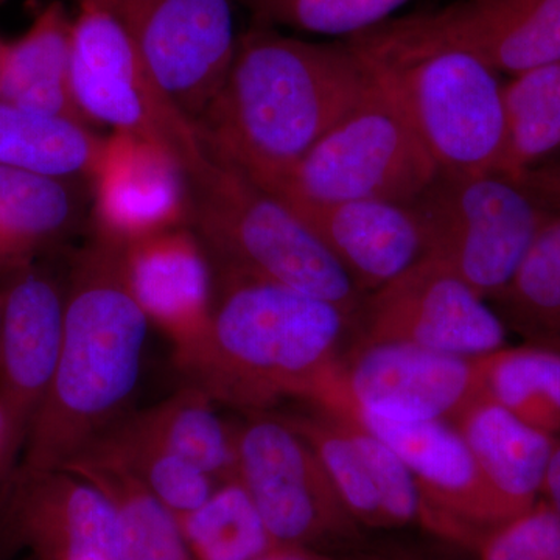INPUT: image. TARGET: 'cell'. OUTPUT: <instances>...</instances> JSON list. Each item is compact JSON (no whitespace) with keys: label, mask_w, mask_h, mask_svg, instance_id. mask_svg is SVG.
<instances>
[{"label":"cell","mask_w":560,"mask_h":560,"mask_svg":"<svg viewBox=\"0 0 560 560\" xmlns=\"http://www.w3.org/2000/svg\"><path fill=\"white\" fill-rule=\"evenodd\" d=\"M377 88L348 40L311 43L253 22L197 124L213 156L268 189Z\"/></svg>","instance_id":"obj_1"},{"label":"cell","mask_w":560,"mask_h":560,"mask_svg":"<svg viewBox=\"0 0 560 560\" xmlns=\"http://www.w3.org/2000/svg\"><path fill=\"white\" fill-rule=\"evenodd\" d=\"M125 248L95 232L73 261L60 357L25 441V475L65 469L114 425L136 388L150 320L128 285Z\"/></svg>","instance_id":"obj_2"},{"label":"cell","mask_w":560,"mask_h":560,"mask_svg":"<svg viewBox=\"0 0 560 560\" xmlns=\"http://www.w3.org/2000/svg\"><path fill=\"white\" fill-rule=\"evenodd\" d=\"M353 318L311 294L219 270L208 335L179 366L210 399L242 410L307 400L338 363Z\"/></svg>","instance_id":"obj_3"},{"label":"cell","mask_w":560,"mask_h":560,"mask_svg":"<svg viewBox=\"0 0 560 560\" xmlns=\"http://www.w3.org/2000/svg\"><path fill=\"white\" fill-rule=\"evenodd\" d=\"M404 114L438 171L499 173L506 147L500 73L477 55L386 22L346 38Z\"/></svg>","instance_id":"obj_4"},{"label":"cell","mask_w":560,"mask_h":560,"mask_svg":"<svg viewBox=\"0 0 560 560\" xmlns=\"http://www.w3.org/2000/svg\"><path fill=\"white\" fill-rule=\"evenodd\" d=\"M189 191L190 223L219 270L289 287L352 316L361 311L360 291L326 246L245 173L213 156Z\"/></svg>","instance_id":"obj_5"},{"label":"cell","mask_w":560,"mask_h":560,"mask_svg":"<svg viewBox=\"0 0 560 560\" xmlns=\"http://www.w3.org/2000/svg\"><path fill=\"white\" fill-rule=\"evenodd\" d=\"M75 2L79 11L72 25L70 91L84 119L168 151L187 180L201 176L213 156L197 121L162 90L108 3Z\"/></svg>","instance_id":"obj_6"},{"label":"cell","mask_w":560,"mask_h":560,"mask_svg":"<svg viewBox=\"0 0 560 560\" xmlns=\"http://www.w3.org/2000/svg\"><path fill=\"white\" fill-rule=\"evenodd\" d=\"M410 208L425 256L486 301L510 283L541 228L558 213L500 173L438 172Z\"/></svg>","instance_id":"obj_7"},{"label":"cell","mask_w":560,"mask_h":560,"mask_svg":"<svg viewBox=\"0 0 560 560\" xmlns=\"http://www.w3.org/2000/svg\"><path fill=\"white\" fill-rule=\"evenodd\" d=\"M438 172L399 106L378 84L265 190L285 205L374 200L410 206Z\"/></svg>","instance_id":"obj_8"},{"label":"cell","mask_w":560,"mask_h":560,"mask_svg":"<svg viewBox=\"0 0 560 560\" xmlns=\"http://www.w3.org/2000/svg\"><path fill=\"white\" fill-rule=\"evenodd\" d=\"M235 478L280 545L350 537L357 522L308 442L283 418L254 415L232 427Z\"/></svg>","instance_id":"obj_9"},{"label":"cell","mask_w":560,"mask_h":560,"mask_svg":"<svg viewBox=\"0 0 560 560\" xmlns=\"http://www.w3.org/2000/svg\"><path fill=\"white\" fill-rule=\"evenodd\" d=\"M124 22L162 90L198 121L237 49L235 0H103Z\"/></svg>","instance_id":"obj_10"},{"label":"cell","mask_w":560,"mask_h":560,"mask_svg":"<svg viewBox=\"0 0 560 560\" xmlns=\"http://www.w3.org/2000/svg\"><path fill=\"white\" fill-rule=\"evenodd\" d=\"M338 363L318 383L308 400L320 411L348 416L394 448L418 481L442 530L458 536L463 523L493 528L511 521L503 501L486 480L452 422H397L361 411L338 388L335 381Z\"/></svg>","instance_id":"obj_11"},{"label":"cell","mask_w":560,"mask_h":560,"mask_svg":"<svg viewBox=\"0 0 560 560\" xmlns=\"http://www.w3.org/2000/svg\"><path fill=\"white\" fill-rule=\"evenodd\" d=\"M361 342H405L452 355H488L506 346V326L469 283L423 256L371 294Z\"/></svg>","instance_id":"obj_12"},{"label":"cell","mask_w":560,"mask_h":560,"mask_svg":"<svg viewBox=\"0 0 560 560\" xmlns=\"http://www.w3.org/2000/svg\"><path fill=\"white\" fill-rule=\"evenodd\" d=\"M477 359V357H475ZM405 342H361L335 381L361 411L397 422H452L485 396L477 360Z\"/></svg>","instance_id":"obj_13"},{"label":"cell","mask_w":560,"mask_h":560,"mask_svg":"<svg viewBox=\"0 0 560 560\" xmlns=\"http://www.w3.org/2000/svg\"><path fill=\"white\" fill-rule=\"evenodd\" d=\"M66 290L43 268L20 264L2 291L0 313V415L10 459L27 441L49 393L65 329Z\"/></svg>","instance_id":"obj_14"},{"label":"cell","mask_w":560,"mask_h":560,"mask_svg":"<svg viewBox=\"0 0 560 560\" xmlns=\"http://www.w3.org/2000/svg\"><path fill=\"white\" fill-rule=\"evenodd\" d=\"M386 24L411 38L470 51L511 77L560 61V0H455Z\"/></svg>","instance_id":"obj_15"},{"label":"cell","mask_w":560,"mask_h":560,"mask_svg":"<svg viewBox=\"0 0 560 560\" xmlns=\"http://www.w3.org/2000/svg\"><path fill=\"white\" fill-rule=\"evenodd\" d=\"M91 180L95 230L110 241L130 245L190 223L186 173L149 140L114 131Z\"/></svg>","instance_id":"obj_16"},{"label":"cell","mask_w":560,"mask_h":560,"mask_svg":"<svg viewBox=\"0 0 560 560\" xmlns=\"http://www.w3.org/2000/svg\"><path fill=\"white\" fill-rule=\"evenodd\" d=\"M205 246L194 232H161L125 248V272L150 323L171 338L176 363L195 352L212 320V276Z\"/></svg>","instance_id":"obj_17"},{"label":"cell","mask_w":560,"mask_h":560,"mask_svg":"<svg viewBox=\"0 0 560 560\" xmlns=\"http://www.w3.org/2000/svg\"><path fill=\"white\" fill-rule=\"evenodd\" d=\"M285 206L326 246L360 293H375L425 256L410 206L374 200Z\"/></svg>","instance_id":"obj_18"},{"label":"cell","mask_w":560,"mask_h":560,"mask_svg":"<svg viewBox=\"0 0 560 560\" xmlns=\"http://www.w3.org/2000/svg\"><path fill=\"white\" fill-rule=\"evenodd\" d=\"M16 504L22 540L43 560H119L116 514L90 481L69 470L25 475Z\"/></svg>","instance_id":"obj_19"},{"label":"cell","mask_w":560,"mask_h":560,"mask_svg":"<svg viewBox=\"0 0 560 560\" xmlns=\"http://www.w3.org/2000/svg\"><path fill=\"white\" fill-rule=\"evenodd\" d=\"M452 423L510 518L539 503L556 436L534 429L486 396L471 401Z\"/></svg>","instance_id":"obj_20"},{"label":"cell","mask_w":560,"mask_h":560,"mask_svg":"<svg viewBox=\"0 0 560 560\" xmlns=\"http://www.w3.org/2000/svg\"><path fill=\"white\" fill-rule=\"evenodd\" d=\"M73 18L47 3L28 31L7 44L0 62V102L88 125L70 91Z\"/></svg>","instance_id":"obj_21"},{"label":"cell","mask_w":560,"mask_h":560,"mask_svg":"<svg viewBox=\"0 0 560 560\" xmlns=\"http://www.w3.org/2000/svg\"><path fill=\"white\" fill-rule=\"evenodd\" d=\"M65 470L108 499L116 514L119 560H195L176 515L108 453L88 447Z\"/></svg>","instance_id":"obj_22"},{"label":"cell","mask_w":560,"mask_h":560,"mask_svg":"<svg viewBox=\"0 0 560 560\" xmlns=\"http://www.w3.org/2000/svg\"><path fill=\"white\" fill-rule=\"evenodd\" d=\"M105 139L80 121L0 102V164L58 179H92Z\"/></svg>","instance_id":"obj_23"},{"label":"cell","mask_w":560,"mask_h":560,"mask_svg":"<svg viewBox=\"0 0 560 560\" xmlns=\"http://www.w3.org/2000/svg\"><path fill=\"white\" fill-rule=\"evenodd\" d=\"M73 180L50 178L0 164V254L22 261L58 241L79 221Z\"/></svg>","instance_id":"obj_24"},{"label":"cell","mask_w":560,"mask_h":560,"mask_svg":"<svg viewBox=\"0 0 560 560\" xmlns=\"http://www.w3.org/2000/svg\"><path fill=\"white\" fill-rule=\"evenodd\" d=\"M197 386L179 390L127 420L132 430L208 474L217 482L235 477L234 438Z\"/></svg>","instance_id":"obj_25"},{"label":"cell","mask_w":560,"mask_h":560,"mask_svg":"<svg viewBox=\"0 0 560 560\" xmlns=\"http://www.w3.org/2000/svg\"><path fill=\"white\" fill-rule=\"evenodd\" d=\"M482 394L534 429L560 434V350L529 345L477 357Z\"/></svg>","instance_id":"obj_26"},{"label":"cell","mask_w":560,"mask_h":560,"mask_svg":"<svg viewBox=\"0 0 560 560\" xmlns=\"http://www.w3.org/2000/svg\"><path fill=\"white\" fill-rule=\"evenodd\" d=\"M503 101L506 147L499 173L517 183L560 151V61L512 77Z\"/></svg>","instance_id":"obj_27"},{"label":"cell","mask_w":560,"mask_h":560,"mask_svg":"<svg viewBox=\"0 0 560 560\" xmlns=\"http://www.w3.org/2000/svg\"><path fill=\"white\" fill-rule=\"evenodd\" d=\"M504 326L560 350V213L539 232L514 278L490 300Z\"/></svg>","instance_id":"obj_28"},{"label":"cell","mask_w":560,"mask_h":560,"mask_svg":"<svg viewBox=\"0 0 560 560\" xmlns=\"http://www.w3.org/2000/svg\"><path fill=\"white\" fill-rule=\"evenodd\" d=\"M176 518L195 560H256L280 545L235 477L220 482L200 508Z\"/></svg>","instance_id":"obj_29"},{"label":"cell","mask_w":560,"mask_h":560,"mask_svg":"<svg viewBox=\"0 0 560 560\" xmlns=\"http://www.w3.org/2000/svg\"><path fill=\"white\" fill-rule=\"evenodd\" d=\"M90 447L119 460L175 515L200 508L219 486L190 460L147 440L127 422L110 427Z\"/></svg>","instance_id":"obj_30"},{"label":"cell","mask_w":560,"mask_h":560,"mask_svg":"<svg viewBox=\"0 0 560 560\" xmlns=\"http://www.w3.org/2000/svg\"><path fill=\"white\" fill-rule=\"evenodd\" d=\"M308 442L353 521L388 528L381 495L345 423L329 412L283 418Z\"/></svg>","instance_id":"obj_31"},{"label":"cell","mask_w":560,"mask_h":560,"mask_svg":"<svg viewBox=\"0 0 560 560\" xmlns=\"http://www.w3.org/2000/svg\"><path fill=\"white\" fill-rule=\"evenodd\" d=\"M253 22L342 39L393 20L411 0H235Z\"/></svg>","instance_id":"obj_32"},{"label":"cell","mask_w":560,"mask_h":560,"mask_svg":"<svg viewBox=\"0 0 560 560\" xmlns=\"http://www.w3.org/2000/svg\"><path fill=\"white\" fill-rule=\"evenodd\" d=\"M481 560H560V514L540 500L481 540Z\"/></svg>","instance_id":"obj_33"},{"label":"cell","mask_w":560,"mask_h":560,"mask_svg":"<svg viewBox=\"0 0 560 560\" xmlns=\"http://www.w3.org/2000/svg\"><path fill=\"white\" fill-rule=\"evenodd\" d=\"M517 183L545 209L560 212V156L534 165L523 173Z\"/></svg>","instance_id":"obj_34"},{"label":"cell","mask_w":560,"mask_h":560,"mask_svg":"<svg viewBox=\"0 0 560 560\" xmlns=\"http://www.w3.org/2000/svg\"><path fill=\"white\" fill-rule=\"evenodd\" d=\"M541 497L545 503L550 504L552 510L560 514V434L556 438L555 452H552Z\"/></svg>","instance_id":"obj_35"},{"label":"cell","mask_w":560,"mask_h":560,"mask_svg":"<svg viewBox=\"0 0 560 560\" xmlns=\"http://www.w3.org/2000/svg\"><path fill=\"white\" fill-rule=\"evenodd\" d=\"M256 560H335L329 556L312 550L311 547H298V545H278L272 550L265 552Z\"/></svg>","instance_id":"obj_36"},{"label":"cell","mask_w":560,"mask_h":560,"mask_svg":"<svg viewBox=\"0 0 560 560\" xmlns=\"http://www.w3.org/2000/svg\"><path fill=\"white\" fill-rule=\"evenodd\" d=\"M2 448H3V419H2V415H0V458H2Z\"/></svg>","instance_id":"obj_37"},{"label":"cell","mask_w":560,"mask_h":560,"mask_svg":"<svg viewBox=\"0 0 560 560\" xmlns=\"http://www.w3.org/2000/svg\"><path fill=\"white\" fill-rule=\"evenodd\" d=\"M7 43H3V40H0V62H2L3 58V51H5Z\"/></svg>","instance_id":"obj_38"},{"label":"cell","mask_w":560,"mask_h":560,"mask_svg":"<svg viewBox=\"0 0 560 560\" xmlns=\"http://www.w3.org/2000/svg\"><path fill=\"white\" fill-rule=\"evenodd\" d=\"M389 560H418V559L407 558V556H399V558H394V559H389Z\"/></svg>","instance_id":"obj_39"},{"label":"cell","mask_w":560,"mask_h":560,"mask_svg":"<svg viewBox=\"0 0 560 560\" xmlns=\"http://www.w3.org/2000/svg\"><path fill=\"white\" fill-rule=\"evenodd\" d=\"M0 313H2V293H0Z\"/></svg>","instance_id":"obj_40"},{"label":"cell","mask_w":560,"mask_h":560,"mask_svg":"<svg viewBox=\"0 0 560 560\" xmlns=\"http://www.w3.org/2000/svg\"><path fill=\"white\" fill-rule=\"evenodd\" d=\"M0 261H5L3 260L2 254H0Z\"/></svg>","instance_id":"obj_41"}]
</instances>
